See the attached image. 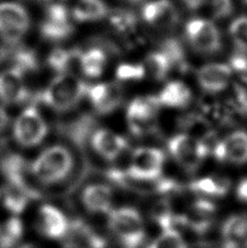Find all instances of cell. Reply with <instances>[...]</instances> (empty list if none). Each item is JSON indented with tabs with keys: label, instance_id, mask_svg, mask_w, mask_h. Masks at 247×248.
Masks as SVG:
<instances>
[{
	"label": "cell",
	"instance_id": "obj_1",
	"mask_svg": "<svg viewBox=\"0 0 247 248\" xmlns=\"http://www.w3.org/2000/svg\"><path fill=\"white\" fill-rule=\"evenodd\" d=\"M76 167L72 150L64 145L48 146L30 162V175L44 186H55L71 176Z\"/></svg>",
	"mask_w": 247,
	"mask_h": 248
},
{
	"label": "cell",
	"instance_id": "obj_2",
	"mask_svg": "<svg viewBox=\"0 0 247 248\" xmlns=\"http://www.w3.org/2000/svg\"><path fill=\"white\" fill-rule=\"evenodd\" d=\"M88 84L70 73H61L49 85L32 96V103H41L58 112H67L86 97Z\"/></svg>",
	"mask_w": 247,
	"mask_h": 248
},
{
	"label": "cell",
	"instance_id": "obj_3",
	"mask_svg": "<svg viewBox=\"0 0 247 248\" xmlns=\"http://www.w3.org/2000/svg\"><path fill=\"white\" fill-rule=\"evenodd\" d=\"M108 225L113 235L125 248H139L146 237L143 218L135 208L111 209L108 214Z\"/></svg>",
	"mask_w": 247,
	"mask_h": 248
},
{
	"label": "cell",
	"instance_id": "obj_4",
	"mask_svg": "<svg viewBox=\"0 0 247 248\" xmlns=\"http://www.w3.org/2000/svg\"><path fill=\"white\" fill-rule=\"evenodd\" d=\"M160 107L157 96H142L132 100L126 109V122L132 134L136 137L154 134Z\"/></svg>",
	"mask_w": 247,
	"mask_h": 248
},
{
	"label": "cell",
	"instance_id": "obj_5",
	"mask_svg": "<svg viewBox=\"0 0 247 248\" xmlns=\"http://www.w3.org/2000/svg\"><path fill=\"white\" fill-rule=\"evenodd\" d=\"M47 123L35 106H29L13 123L12 134L15 143L23 148L41 145L48 134Z\"/></svg>",
	"mask_w": 247,
	"mask_h": 248
},
{
	"label": "cell",
	"instance_id": "obj_6",
	"mask_svg": "<svg viewBox=\"0 0 247 248\" xmlns=\"http://www.w3.org/2000/svg\"><path fill=\"white\" fill-rule=\"evenodd\" d=\"M168 150L175 162L187 172L196 171L210 155L208 147L201 140L186 133L172 136L168 140Z\"/></svg>",
	"mask_w": 247,
	"mask_h": 248
},
{
	"label": "cell",
	"instance_id": "obj_7",
	"mask_svg": "<svg viewBox=\"0 0 247 248\" xmlns=\"http://www.w3.org/2000/svg\"><path fill=\"white\" fill-rule=\"evenodd\" d=\"M184 32L187 43L201 55L213 56L221 50V34L217 25L209 20L201 17L189 20Z\"/></svg>",
	"mask_w": 247,
	"mask_h": 248
},
{
	"label": "cell",
	"instance_id": "obj_8",
	"mask_svg": "<svg viewBox=\"0 0 247 248\" xmlns=\"http://www.w3.org/2000/svg\"><path fill=\"white\" fill-rule=\"evenodd\" d=\"M166 155L156 147H139L131 156L130 166L125 170L131 178L152 182L161 178Z\"/></svg>",
	"mask_w": 247,
	"mask_h": 248
},
{
	"label": "cell",
	"instance_id": "obj_9",
	"mask_svg": "<svg viewBox=\"0 0 247 248\" xmlns=\"http://www.w3.org/2000/svg\"><path fill=\"white\" fill-rule=\"evenodd\" d=\"M30 29L28 11L16 2L0 3V37L8 45H17Z\"/></svg>",
	"mask_w": 247,
	"mask_h": 248
},
{
	"label": "cell",
	"instance_id": "obj_10",
	"mask_svg": "<svg viewBox=\"0 0 247 248\" xmlns=\"http://www.w3.org/2000/svg\"><path fill=\"white\" fill-rule=\"evenodd\" d=\"M86 97L97 113L109 114L120 107L124 90L119 82L93 84L87 87Z\"/></svg>",
	"mask_w": 247,
	"mask_h": 248
},
{
	"label": "cell",
	"instance_id": "obj_11",
	"mask_svg": "<svg viewBox=\"0 0 247 248\" xmlns=\"http://www.w3.org/2000/svg\"><path fill=\"white\" fill-rule=\"evenodd\" d=\"M74 28L64 4L46 6V17L41 24V35L49 42H60L71 36Z\"/></svg>",
	"mask_w": 247,
	"mask_h": 248
},
{
	"label": "cell",
	"instance_id": "obj_12",
	"mask_svg": "<svg viewBox=\"0 0 247 248\" xmlns=\"http://www.w3.org/2000/svg\"><path fill=\"white\" fill-rule=\"evenodd\" d=\"M211 154L220 162L245 165L247 163V132L237 130L230 133L223 140L217 141Z\"/></svg>",
	"mask_w": 247,
	"mask_h": 248
},
{
	"label": "cell",
	"instance_id": "obj_13",
	"mask_svg": "<svg viewBox=\"0 0 247 248\" xmlns=\"http://www.w3.org/2000/svg\"><path fill=\"white\" fill-rule=\"evenodd\" d=\"M216 211L217 208L210 199L197 198L188 206L184 214H180L181 223L195 233L205 234L214 223Z\"/></svg>",
	"mask_w": 247,
	"mask_h": 248
},
{
	"label": "cell",
	"instance_id": "obj_14",
	"mask_svg": "<svg viewBox=\"0 0 247 248\" xmlns=\"http://www.w3.org/2000/svg\"><path fill=\"white\" fill-rule=\"evenodd\" d=\"M69 223V219L59 208L46 203L39 207L35 224L44 237L62 241L68 232Z\"/></svg>",
	"mask_w": 247,
	"mask_h": 248
},
{
	"label": "cell",
	"instance_id": "obj_15",
	"mask_svg": "<svg viewBox=\"0 0 247 248\" xmlns=\"http://www.w3.org/2000/svg\"><path fill=\"white\" fill-rule=\"evenodd\" d=\"M142 17L158 30H174L180 23V13L171 0H153L144 4Z\"/></svg>",
	"mask_w": 247,
	"mask_h": 248
},
{
	"label": "cell",
	"instance_id": "obj_16",
	"mask_svg": "<svg viewBox=\"0 0 247 248\" xmlns=\"http://www.w3.org/2000/svg\"><path fill=\"white\" fill-rule=\"evenodd\" d=\"M62 244L76 248H106L107 241L92 225L83 219L70 221Z\"/></svg>",
	"mask_w": 247,
	"mask_h": 248
},
{
	"label": "cell",
	"instance_id": "obj_17",
	"mask_svg": "<svg viewBox=\"0 0 247 248\" xmlns=\"http://www.w3.org/2000/svg\"><path fill=\"white\" fill-rule=\"evenodd\" d=\"M24 83V74L15 68L0 73V100L7 105H20L32 100Z\"/></svg>",
	"mask_w": 247,
	"mask_h": 248
},
{
	"label": "cell",
	"instance_id": "obj_18",
	"mask_svg": "<svg viewBox=\"0 0 247 248\" xmlns=\"http://www.w3.org/2000/svg\"><path fill=\"white\" fill-rule=\"evenodd\" d=\"M94 152L106 161H116L127 148V140L124 137L107 128H97L90 139Z\"/></svg>",
	"mask_w": 247,
	"mask_h": 248
},
{
	"label": "cell",
	"instance_id": "obj_19",
	"mask_svg": "<svg viewBox=\"0 0 247 248\" xmlns=\"http://www.w3.org/2000/svg\"><path fill=\"white\" fill-rule=\"evenodd\" d=\"M232 70L226 63H207L201 65L196 72V79L200 87L208 94L223 92L230 84Z\"/></svg>",
	"mask_w": 247,
	"mask_h": 248
},
{
	"label": "cell",
	"instance_id": "obj_20",
	"mask_svg": "<svg viewBox=\"0 0 247 248\" xmlns=\"http://www.w3.org/2000/svg\"><path fill=\"white\" fill-rule=\"evenodd\" d=\"M81 202L91 214H109L112 209L113 189L106 183L88 184L82 190Z\"/></svg>",
	"mask_w": 247,
	"mask_h": 248
},
{
	"label": "cell",
	"instance_id": "obj_21",
	"mask_svg": "<svg viewBox=\"0 0 247 248\" xmlns=\"http://www.w3.org/2000/svg\"><path fill=\"white\" fill-rule=\"evenodd\" d=\"M41 195L33 187H21V186L6 183L0 193L2 206L11 216L19 217L28 208L30 202L38 199Z\"/></svg>",
	"mask_w": 247,
	"mask_h": 248
},
{
	"label": "cell",
	"instance_id": "obj_22",
	"mask_svg": "<svg viewBox=\"0 0 247 248\" xmlns=\"http://www.w3.org/2000/svg\"><path fill=\"white\" fill-rule=\"evenodd\" d=\"M30 162L19 154H6L0 159V172L6 180V183L31 187L28 181Z\"/></svg>",
	"mask_w": 247,
	"mask_h": 248
},
{
	"label": "cell",
	"instance_id": "obj_23",
	"mask_svg": "<svg viewBox=\"0 0 247 248\" xmlns=\"http://www.w3.org/2000/svg\"><path fill=\"white\" fill-rule=\"evenodd\" d=\"M96 120L92 114L83 113L72 121L61 123L58 131L78 147H84L95 131Z\"/></svg>",
	"mask_w": 247,
	"mask_h": 248
},
{
	"label": "cell",
	"instance_id": "obj_24",
	"mask_svg": "<svg viewBox=\"0 0 247 248\" xmlns=\"http://www.w3.org/2000/svg\"><path fill=\"white\" fill-rule=\"evenodd\" d=\"M223 248H246L247 215H234L224 221L221 229Z\"/></svg>",
	"mask_w": 247,
	"mask_h": 248
},
{
	"label": "cell",
	"instance_id": "obj_25",
	"mask_svg": "<svg viewBox=\"0 0 247 248\" xmlns=\"http://www.w3.org/2000/svg\"><path fill=\"white\" fill-rule=\"evenodd\" d=\"M161 106L170 108H184L191 103L192 92L181 81H171L167 83L157 95Z\"/></svg>",
	"mask_w": 247,
	"mask_h": 248
},
{
	"label": "cell",
	"instance_id": "obj_26",
	"mask_svg": "<svg viewBox=\"0 0 247 248\" xmlns=\"http://www.w3.org/2000/svg\"><path fill=\"white\" fill-rule=\"evenodd\" d=\"M231 187L230 180L219 175H209L197 179L189 183V189L204 197L221 198L229 193Z\"/></svg>",
	"mask_w": 247,
	"mask_h": 248
},
{
	"label": "cell",
	"instance_id": "obj_27",
	"mask_svg": "<svg viewBox=\"0 0 247 248\" xmlns=\"http://www.w3.org/2000/svg\"><path fill=\"white\" fill-rule=\"evenodd\" d=\"M81 71L88 78L101 77L108 62L107 52L99 47H93L86 51H81L78 56Z\"/></svg>",
	"mask_w": 247,
	"mask_h": 248
},
{
	"label": "cell",
	"instance_id": "obj_28",
	"mask_svg": "<svg viewBox=\"0 0 247 248\" xmlns=\"http://www.w3.org/2000/svg\"><path fill=\"white\" fill-rule=\"evenodd\" d=\"M109 23L116 33L130 37L138 32L139 17L129 9L118 8L108 13Z\"/></svg>",
	"mask_w": 247,
	"mask_h": 248
},
{
	"label": "cell",
	"instance_id": "obj_29",
	"mask_svg": "<svg viewBox=\"0 0 247 248\" xmlns=\"http://www.w3.org/2000/svg\"><path fill=\"white\" fill-rule=\"evenodd\" d=\"M159 50L169 60L172 70L179 72H187L189 70V63L187 60L186 51L183 44L175 37H167L160 43Z\"/></svg>",
	"mask_w": 247,
	"mask_h": 248
},
{
	"label": "cell",
	"instance_id": "obj_30",
	"mask_svg": "<svg viewBox=\"0 0 247 248\" xmlns=\"http://www.w3.org/2000/svg\"><path fill=\"white\" fill-rule=\"evenodd\" d=\"M109 10L103 0H77L72 16L77 22H94L108 16Z\"/></svg>",
	"mask_w": 247,
	"mask_h": 248
},
{
	"label": "cell",
	"instance_id": "obj_31",
	"mask_svg": "<svg viewBox=\"0 0 247 248\" xmlns=\"http://www.w3.org/2000/svg\"><path fill=\"white\" fill-rule=\"evenodd\" d=\"M9 59H11L12 68L19 70L22 74L35 72L39 68V62L37 54L31 48L19 46L9 45Z\"/></svg>",
	"mask_w": 247,
	"mask_h": 248
},
{
	"label": "cell",
	"instance_id": "obj_32",
	"mask_svg": "<svg viewBox=\"0 0 247 248\" xmlns=\"http://www.w3.org/2000/svg\"><path fill=\"white\" fill-rule=\"evenodd\" d=\"M24 235V224L17 216H11L0 224V248H15Z\"/></svg>",
	"mask_w": 247,
	"mask_h": 248
},
{
	"label": "cell",
	"instance_id": "obj_33",
	"mask_svg": "<svg viewBox=\"0 0 247 248\" xmlns=\"http://www.w3.org/2000/svg\"><path fill=\"white\" fill-rule=\"evenodd\" d=\"M80 49H64V48H55L47 58V64L55 72L67 73L74 60H78Z\"/></svg>",
	"mask_w": 247,
	"mask_h": 248
},
{
	"label": "cell",
	"instance_id": "obj_34",
	"mask_svg": "<svg viewBox=\"0 0 247 248\" xmlns=\"http://www.w3.org/2000/svg\"><path fill=\"white\" fill-rule=\"evenodd\" d=\"M145 69L156 81H164L172 71V66L167 57L160 50L152 51L145 59Z\"/></svg>",
	"mask_w": 247,
	"mask_h": 248
},
{
	"label": "cell",
	"instance_id": "obj_35",
	"mask_svg": "<svg viewBox=\"0 0 247 248\" xmlns=\"http://www.w3.org/2000/svg\"><path fill=\"white\" fill-rule=\"evenodd\" d=\"M148 248H188L186 242L176 229L162 230Z\"/></svg>",
	"mask_w": 247,
	"mask_h": 248
},
{
	"label": "cell",
	"instance_id": "obj_36",
	"mask_svg": "<svg viewBox=\"0 0 247 248\" xmlns=\"http://www.w3.org/2000/svg\"><path fill=\"white\" fill-rule=\"evenodd\" d=\"M146 74V69L142 63H122L116 71L117 78L120 82L140 81Z\"/></svg>",
	"mask_w": 247,
	"mask_h": 248
},
{
	"label": "cell",
	"instance_id": "obj_37",
	"mask_svg": "<svg viewBox=\"0 0 247 248\" xmlns=\"http://www.w3.org/2000/svg\"><path fill=\"white\" fill-rule=\"evenodd\" d=\"M234 45L247 48V16H240L232 22L229 28Z\"/></svg>",
	"mask_w": 247,
	"mask_h": 248
},
{
	"label": "cell",
	"instance_id": "obj_38",
	"mask_svg": "<svg viewBox=\"0 0 247 248\" xmlns=\"http://www.w3.org/2000/svg\"><path fill=\"white\" fill-rule=\"evenodd\" d=\"M229 66L232 71L247 75V48L234 45V49L229 56Z\"/></svg>",
	"mask_w": 247,
	"mask_h": 248
},
{
	"label": "cell",
	"instance_id": "obj_39",
	"mask_svg": "<svg viewBox=\"0 0 247 248\" xmlns=\"http://www.w3.org/2000/svg\"><path fill=\"white\" fill-rule=\"evenodd\" d=\"M209 2L211 6V13L216 19H227L234 11L233 0H210Z\"/></svg>",
	"mask_w": 247,
	"mask_h": 248
},
{
	"label": "cell",
	"instance_id": "obj_40",
	"mask_svg": "<svg viewBox=\"0 0 247 248\" xmlns=\"http://www.w3.org/2000/svg\"><path fill=\"white\" fill-rule=\"evenodd\" d=\"M234 97L236 108L247 114V78L243 77L234 84Z\"/></svg>",
	"mask_w": 247,
	"mask_h": 248
},
{
	"label": "cell",
	"instance_id": "obj_41",
	"mask_svg": "<svg viewBox=\"0 0 247 248\" xmlns=\"http://www.w3.org/2000/svg\"><path fill=\"white\" fill-rule=\"evenodd\" d=\"M236 196L240 201L247 202V179H243L237 185Z\"/></svg>",
	"mask_w": 247,
	"mask_h": 248
},
{
	"label": "cell",
	"instance_id": "obj_42",
	"mask_svg": "<svg viewBox=\"0 0 247 248\" xmlns=\"http://www.w3.org/2000/svg\"><path fill=\"white\" fill-rule=\"evenodd\" d=\"M182 1L189 10L194 11L204 6L206 2H208V0H182Z\"/></svg>",
	"mask_w": 247,
	"mask_h": 248
},
{
	"label": "cell",
	"instance_id": "obj_43",
	"mask_svg": "<svg viewBox=\"0 0 247 248\" xmlns=\"http://www.w3.org/2000/svg\"><path fill=\"white\" fill-rule=\"evenodd\" d=\"M10 118H9L6 110L0 107V133H2L9 125Z\"/></svg>",
	"mask_w": 247,
	"mask_h": 248
},
{
	"label": "cell",
	"instance_id": "obj_44",
	"mask_svg": "<svg viewBox=\"0 0 247 248\" xmlns=\"http://www.w3.org/2000/svg\"><path fill=\"white\" fill-rule=\"evenodd\" d=\"M46 6H51V4H64L67 0H41Z\"/></svg>",
	"mask_w": 247,
	"mask_h": 248
},
{
	"label": "cell",
	"instance_id": "obj_45",
	"mask_svg": "<svg viewBox=\"0 0 247 248\" xmlns=\"http://www.w3.org/2000/svg\"><path fill=\"white\" fill-rule=\"evenodd\" d=\"M19 248H41V247L37 246V245H35V244H31V243H29V244H24V245L20 246Z\"/></svg>",
	"mask_w": 247,
	"mask_h": 248
},
{
	"label": "cell",
	"instance_id": "obj_46",
	"mask_svg": "<svg viewBox=\"0 0 247 248\" xmlns=\"http://www.w3.org/2000/svg\"><path fill=\"white\" fill-rule=\"evenodd\" d=\"M125 1H127V2H130V3H139V2H142V1H144V0H125Z\"/></svg>",
	"mask_w": 247,
	"mask_h": 248
},
{
	"label": "cell",
	"instance_id": "obj_47",
	"mask_svg": "<svg viewBox=\"0 0 247 248\" xmlns=\"http://www.w3.org/2000/svg\"><path fill=\"white\" fill-rule=\"evenodd\" d=\"M62 248H76V247H72V246H69V245H64V244H62Z\"/></svg>",
	"mask_w": 247,
	"mask_h": 248
},
{
	"label": "cell",
	"instance_id": "obj_48",
	"mask_svg": "<svg viewBox=\"0 0 247 248\" xmlns=\"http://www.w3.org/2000/svg\"><path fill=\"white\" fill-rule=\"evenodd\" d=\"M243 2H244V3H246V4H247V0H243Z\"/></svg>",
	"mask_w": 247,
	"mask_h": 248
},
{
	"label": "cell",
	"instance_id": "obj_49",
	"mask_svg": "<svg viewBox=\"0 0 247 248\" xmlns=\"http://www.w3.org/2000/svg\"><path fill=\"white\" fill-rule=\"evenodd\" d=\"M208 1H210V0H208Z\"/></svg>",
	"mask_w": 247,
	"mask_h": 248
}]
</instances>
